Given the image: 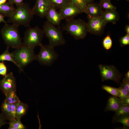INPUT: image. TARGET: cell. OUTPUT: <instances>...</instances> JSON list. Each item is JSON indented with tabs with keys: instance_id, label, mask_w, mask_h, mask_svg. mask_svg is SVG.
I'll list each match as a JSON object with an SVG mask.
<instances>
[{
	"instance_id": "cell-33",
	"label": "cell",
	"mask_w": 129,
	"mask_h": 129,
	"mask_svg": "<svg viewBox=\"0 0 129 129\" xmlns=\"http://www.w3.org/2000/svg\"><path fill=\"white\" fill-rule=\"evenodd\" d=\"M121 86L124 88L129 91V79L126 77L124 78L123 82L120 83Z\"/></svg>"
},
{
	"instance_id": "cell-19",
	"label": "cell",
	"mask_w": 129,
	"mask_h": 129,
	"mask_svg": "<svg viewBox=\"0 0 129 129\" xmlns=\"http://www.w3.org/2000/svg\"><path fill=\"white\" fill-rule=\"evenodd\" d=\"M28 108V105L26 104L21 101L17 103L16 107V119H20L26 114Z\"/></svg>"
},
{
	"instance_id": "cell-31",
	"label": "cell",
	"mask_w": 129,
	"mask_h": 129,
	"mask_svg": "<svg viewBox=\"0 0 129 129\" xmlns=\"http://www.w3.org/2000/svg\"><path fill=\"white\" fill-rule=\"evenodd\" d=\"M120 44L123 47L129 44V34H127L124 36L121 37L120 39Z\"/></svg>"
},
{
	"instance_id": "cell-6",
	"label": "cell",
	"mask_w": 129,
	"mask_h": 129,
	"mask_svg": "<svg viewBox=\"0 0 129 129\" xmlns=\"http://www.w3.org/2000/svg\"><path fill=\"white\" fill-rule=\"evenodd\" d=\"M44 34L43 30L38 26L29 28L25 33L22 44L34 49L42 44Z\"/></svg>"
},
{
	"instance_id": "cell-2",
	"label": "cell",
	"mask_w": 129,
	"mask_h": 129,
	"mask_svg": "<svg viewBox=\"0 0 129 129\" xmlns=\"http://www.w3.org/2000/svg\"><path fill=\"white\" fill-rule=\"evenodd\" d=\"M19 26L15 24H5L1 31V34L7 46L17 48L22 44L19 32Z\"/></svg>"
},
{
	"instance_id": "cell-43",
	"label": "cell",
	"mask_w": 129,
	"mask_h": 129,
	"mask_svg": "<svg viewBox=\"0 0 129 129\" xmlns=\"http://www.w3.org/2000/svg\"><path fill=\"white\" fill-rule=\"evenodd\" d=\"M126 0V1H129V0Z\"/></svg>"
},
{
	"instance_id": "cell-40",
	"label": "cell",
	"mask_w": 129,
	"mask_h": 129,
	"mask_svg": "<svg viewBox=\"0 0 129 129\" xmlns=\"http://www.w3.org/2000/svg\"><path fill=\"white\" fill-rule=\"evenodd\" d=\"M94 0H84L87 4L93 2Z\"/></svg>"
},
{
	"instance_id": "cell-27",
	"label": "cell",
	"mask_w": 129,
	"mask_h": 129,
	"mask_svg": "<svg viewBox=\"0 0 129 129\" xmlns=\"http://www.w3.org/2000/svg\"><path fill=\"white\" fill-rule=\"evenodd\" d=\"M51 5L60 9L70 1L69 0H48Z\"/></svg>"
},
{
	"instance_id": "cell-11",
	"label": "cell",
	"mask_w": 129,
	"mask_h": 129,
	"mask_svg": "<svg viewBox=\"0 0 129 129\" xmlns=\"http://www.w3.org/2000/svg\"><path fill=\"white\" fill-rule=\"evenodd\" d=\"M0 89L5 94L16 91V79L12 72L7 74L0 80Z\"/></svg>"
},
{
	"instance_id": "cell-8",
	"label": "cell",
	"mask_w": 129,
	"mask_h": 129,
	"mask_svg": "<svg viewBox=\"0 0 129 129\" xmlns=\"http://www.w3.org/2000/svg\"><path fill=\"white\" fill-rule=\"evenodd\" d=\"M98 67L102 81L110 80L119 84L122 75L114 66L100 64Z\"/></svg>"
},
{
	"instance_id": "cell-16",
	"label": "cell",
	"mask_w": 129,
	"mask_h": 129,
	"mask_svg": "<svg viewBox=\"0 0 129 129\" xmlns=\"http://www.w3.org/2000/svg\"><path fill=\"white\" fill-rule=\"evenodd\" d=\"M102 16L107 23L111 22L113 24H115L119 18V14L116 10H105Z\"/></svg>"
},
{
	"instance_id": "cell-32",
	"label": "cell",
	"mask_w": 129,
	"mask_h": 129,
	"mask_svg": "<svg viewBox=\"0 0 129 129\" xmlns=\"http://www.w3.org/2000/svg\"><path fill=\"white\" fill-rule=\"evenodd\" d=\"M7 67L3 61L0 62V75L5 76L7 74Z\"/></svg>"
},
{
	"instance_id": "cell-42",
	"label": "cell",
	"mask_w": 129,
	"mask_h": 129,
	"mask_svg": "<svg viewBox=\"0 0 129 129\" xmlns=\"http://www.w3.org/2000/svg\"><path fill=\"white\" fill-rule=\"evenodd\" d=\"M7 0H0V4L5 3Z\"/></svg>"
},
{
	"instance_id": "cell-12",
	"label": "cell",
	"mask_w": 129,
	"mask_h": 129,
	"mask_svg": "<svg viewBox=\"0 0 129 129\" xmlns=\"http://www.w3.org/2000/svg\"><path fill=\"white\" fill-rule=\"evenodd\" d=\"M50 6L48 0H36L35 5L32 10L34 15L43 18L45 17Z\"/></svg>"
},
{
	"instance_id": "cell-41",
	"label": "cell",
	"mask_w": 129,
	"mask_h": 129,
	"mask_svg": "<svg viewBox=\"0 0 129 129\" xmlns=\"http://www.w3.org/2000/svg\"><path fill=\"white\" fill-rule=\"evenodd\" d=\"M125 77L129 79V71L128 70L125 75Z\"/></svg>"
},
{
	"instance_id": "cell-44",
	"label": "cell",
	"mask_w": 129,
	"mask_h": 129,
	"mask_svg": "<svg viewBox=\"0 0 129 129\" xmlns=\"http://www.w3.org/2000/svg\"></svg>"
},
{
	"instance_id": "cell-38",
	"label": "cell",
	"mask_w": 129,
	"mask_h": 129,
	"mask_svg": "<svg viewBox=\"0 0 129 129\" xmlns=\"http://www.w3.org/2000/svg\"><path fill=\"white\" fill-rule=\"evenodd\" d=\"M122 101L123 103L129 105V97L126 98Z\"/></svg>"
},
{
	"instance_id": "cell-10",
	"label": "cell",
	"mask_w": 129,
	"mask_h": 129,
	"mask_svg": "<svg viewBox=\"0 0 129 129\" xmlns=\"http://www.w3.org/2000/svg\"><path fill=\"white\" fill-rule=\"evenodd\" d=\"M59 12L63 20L73 18L82 13L80 9L74 4L70 1L59 9Z\"/></svg>"
},
{
	"instance_id": "cell-36",
	"label": "cell",
	"mask_w": 129,
	"mask_h": 129,
	"mask_svg": "<svg viewBox=\"0 0 129 129\" xmlns=\"http://www.w3.org/2000/svg\"><path fill=\"white\" fill-rule=\"evenodd\" d=\"M5 119L2 114H0V128L2 125L6 123L5 122Z\"/></svg>"
},
{
	"instance_id": "cell-15",
	"label": "cell",
	"mask_w": 129,
	"mask_h": 129,
	"mask_svg": "<svg viewBox=\"0 0 129 129\" xmlns=\"http://www.w3.org/2000/svg\"><path fill=\"white\" fill-rule=\"evenodd\" d=\"M123 104L122 100L119 98L113 96H110L108 100L104 111L105 112H116Z\"/></svg>"
},
{
	"instance_id": "cell-13",
	"label": "cell",
	"mask_w": 129,
	"mask_h": 129,
	"mask_svg": "<svg viewBox=\"0 0 129 129\" xmlns=\"http://www.w3.org/2000/svg\"><path fill=\"white\" fill-rule=\"evenodd\" d=\"M57 9L54 6H51L47 11L45 17L47 21L55 25L59 26L63 20L62 16Z\"/></svg>"
},
{
	"instance_id": "cell-9",
	"label": "cell",
	"mask_w": 129,
	"mask_h": 129,
	"mask_svg": "<svg viewBox=\"0 0 129 129\" xmlns=\"http://www.w3.org/2000/svg\"><path fill=\"white\" fill-rule=\"evenodd\" d=\"M88 18V22L87 23L88 32L95 35H101L107 23L103 20L102 16Z\"/></svg>"
},
{
	"instance_id": "cell-30",
	"label": "cell",
	"mask_w": 129,
	"mask_h": 129,
	"mask_svg": "<svg viewBox=\"0 0 129 129\" xmlns=\"http://www.w3.org/2000/svg\"><path fill=\"white\" fill-rule=\"evenodd\" d=\"M120 93L119 98L122 100L129 97V91L126 89L120 86L118 88Z\"/></svg>"
},
{
	"instance_id": "cell-26",
	"label": "cell",
	"mask_w": 129,
	"mask_h": 129,
	"mask_svg": "<svg viewBox=\"0 0 129 129\" xmlns=\"http://www.w3.org/2000/svg\"><path fill=\"white\" fill-rule=\"evenodd\" d=\"M102 88L113 96L119 97L120 96V93L118 88L105 85H102Z\"/></svg>"
},
{
	"instance_id": "cell-17",
	"label": "cell",
	"mask_w": 129,
	"mask_h": 129,
	"mask_svg": "<svg viewBox=\"0 0 129 129\" xmlns=\"http://www.w3.org/2000/svg\"><path fill=\"white\" fill-rule=\"evenodd\" d=\"M16 9L13 5L8 1L0 4V13L5 17H9L13 14Z\"/></svg>"
},
{
	"instance_id": "cell-23",
	"label": "cell",
	"mask_w": 129,
	"mask_h": 129,
	"mask_svg": "<svg viewBox=\"0 0 129 129\" xmlns=\"http://www.w3.org/2000/svg\"><path fill=\"white\" fill-rule=\"evenodd\" d=\"M115 112L112 119L120 115L129 114V105L123 104Z\"/></svg>"
},
{
	"instance_id": "cell-7",
	"label": "cell",
	"mask_w": 129,
	"mask_h": 129,
	"mask_svg": "<svg viewBox=\"0 0 129 129\" xmlns=\"http://www.w3.org/2000/svg\"><path fill=\"white\" fill-rule=\"evenodd\" d=\"M40 50L36 55V59L41 64L49 66L58 58L59 55L54 49V47L48 44L39 46Z\"/></svg>"
},
{
	"instance_id": "cell-24",
	"label": "cell",
	"mask_w": 129,
	"mask_h": 129,
	"mask_svg": "<svg viewBox=\"0 0 129 129\" xmlns=\"http://www.w3.org/2000/svg\"><path fill=\"white\" fill-rule=\"evenodd\" d=\"M20 119H16L10 121L8 123L9 125V129H24L25 128V126L22 123Z\"/></svg>"
},
{
	"instance_id": "cell-35",
	"label": "cell",
	"mask_w": 129,
	"mask_h": 129,
	"mask_svg": "<svg viewBox=\"0 0 129 129\" xmlns=\"http://www.w3.org/2000/svg\"><path fill=\"white\" fill-rule=\"evenodd\" d=\"M24 0H8V1L14 5L15 4L16 6H18L23 3Z\"/></svg>"
},
{
	"instance_id": "cell-14",
	"label": "cell",
	"mask_w": 129,
	"mask_h": 129,
	"mask_svg": "<svg viewBox=\"0 0 129 129\" xmlns=\"http://www.w3.org/2000/svg\"><path fill=\"white\" fill-rule=\"evenodd\" d=\"M103 11L99 4L92 2L87 4L84 12L88 17H92L102 16Z\"/></svg>"
},
{
	"instance_id": "cell-34",
	"label": "cell",
	"mask_w": 129,
	"mask_h": 129,
	"mask_svg": "<svg viewBox=\"0 0 129 129\" xmlns=\"http://www.w3.org/2000/svg\"><path fill=\"white\" fill-rule=\"evenodd\" d=\"M17 103L11 104V120L10 121L14 120L16 119V104Z\"/></svg>"
},
{
	"instance_id": "cell-39",
	"label": "cell",
	"mask_w": 129,
	"mask_h": 129,
	"mask_svg": "<svg viewBox=\"0 0 129 129\" xmlns=\"http://www.w3.org/2000/svg\"><path fill=\"white\" fill-rule=\"evenodd\" d=\"M125 29L127 34H129V25L128 24L126 26Z\"/></svg>"
},
{
	"instance_id": "cell-28",
	"label": "cell",
	"mask_w": 129,
	"mask_h": 129,
	"mask_svg": "<svg viewBox=\"0 0 129 129\" xmlns=\"http://www.w3.org/2000/svg\"><path fill=\"white\" fill-rule=\"evenodd\" d=\"M74 4L81 10L82 12H84L87 4L84 0H69Z\"/></svg>"
},
{
	"instance_id": "cell-25",
	"label": "cell",
	"mask_w": 129,
	"mask_h": 129,
	"mask_svg": "<svg viewBox=\"0 0 129 129\" xmlns=\"http://www.w3.org/2000/svg\"><path fill=\"white\" fill-rule=\"evenodd\" d=\"M102 9L105 10H116V7L109 0H100L99 3Z\"/></svg>"
},
{
	"instance_id": "cell-1",
	"label": "cell",
	"mask_w": 129,
	"mask_h": 129,
	"mask_svg": "<svg viewBox=\"0 0 129 129\" xmlns=\"http://www.w3.org/2000/svg\"><path fill=\"white\" fill-rule=\"evenodd\" d=\"M17 6L13 14L9 17L7 22L19 26L22 25L29 27L34 15L32 9L26 3H23Z\"/></svg>"
},
{
	"instance_id": "cell-20",
	"label": "cell",
	"mask_w": 129,
	"mask_h": 129,
	"mask_svg": "<svg viewBox=\"0 0 129 129\" xmlns=\"http://www.w3.org/2000/svg\"><path fill=\"white\" fill-rule=\"evenodd\" d=\"M2 114L5 119L10 121L11 120V105L5 99L3 102L1 106Z\"/></svg>"
},
{
	"instance_id": "cell-22",
	"label": "cell",
	"mask_w": 129,
	"mask_h": 129,
	"mask_svg": "<svg viewBox=\"0 0 129 129\" xmlns=\"http://www.w3.org/2000/svg\"><path fill=\"white\" fill-rule=\"evenodd\" d=\"M16 91H13L5 94V99L11 104H16L20 101L16 95Z\"/></svg>"
},
{
	"instance_id": "cell-3",
	"label": "cell",
	"mask_w": 129,
	"mask_h": 129,
	"mask_svg": "<svg viewBox=\"0 0 129 129\" xmlns=\"http://www.w3.org/2000/svg\"><path fill=\"white\" fill-rule=\"evenodd\" d=\"M66 20L63 28V30L66 31L76 40L85 37L88 32L87 23L83 20L73 18Z\"/></svg>"
},
{
	"instance_id": "cell-45",
	"label": "cell",
	"mask_w": 129,
	"mask_h": 129,
	"mask_svg": "<svg viewBox=\"0 0 129 129\" xmlns=\"http://www.w3.org/2000/svg\"></svg>"
},
{
	"instance_id": "cell-29",
	"label": "cell",
	"mask_w": 129,
	"mask_h": 129,
	"mask_svg": "<svg viewBox=\"0 0 129 129\" xmlns=\"http://www.w3.org/2000/svg\"><path fill=\"white\" fill-rule=\"evenodd\" d=\"M112 41L109 35H107L104 39L102 44L104 48L106 50H108L112 45Z\"/></svg>"
},
{
	"instance_id": "cell-37",
	"label": "cell",
	"mask_w": 129,
	"mask_h": 129,
	"mask_svg": "<svg viewBox=\"0 0 129 129\" xmlns=\"http://www.w3.org/2000/svg\"><path fill=\"white\" fill-rule=\"evenodd\" d=\"M4 16L2 14L0 13V23L1 22H3L5 24L7 23L4 19Z\"/></svg>"
},
{
	"instance_id": "cell-4",
	"label": "cell",
	"mask_w": 129,
	"mask_h": 129,
	"mask_svg": "<svg viewBox=\"0 0 129 129\" xmlns=\"http://www.w3.org/2000/svg\"><path fill=\"white\" fill-rule=\"evenodd\" d=\"M43 30L49 40V44L50 45L54 47L65 44V41L62 31L59 28L47 21L43 26Z\"/></svg>"
},
{
	"instance_id": "cell-21",
	"label": "cell",
	"mask_w": 129,
	"mask_h": 129,
	"mask_svg": "<svg viewBox=\"0 0 129 129\" xmlns=\"http://www.w3.org/2000/svg\"><path fill=\"white\" fill-rule=\"evenodd\" d=\"M113 123H120L124 126L122 127L123 129H129V114L119 116L115 118L112 119Z\"/></svg>"
},
{
	"instance_id": "cell-18",
	"label": "cell",
	"mask_w": 129,
	"mask_h": 129,
	"mask_svg": "<svg viewBox=\"0 0 129 129\" xmlns=\"http://www.w3.org/2000/svg\"><path fill=\"white\" fill-rule=\"evenodd\" d=\"M9 47L7 46L5 50L0 55V61H7L11 62L18 68L21 71H23L22 68L16 62L12 53L9 52Z\"/></svg>"
},
{
	"instance_id": "cell-5",
	"label": "cell",
	"mask_w": 129,
	"mask_h": 129,
	"mask_svg": "<svg viewBox=\"0 0 129 129\" xmlns=\"http://www.w3.org/2000/svg\"><path fill=\"white\" fill-rule=\"evenodd\" d=\"M34 49L23 44L11 53L15 60L22 68L36 59Z\"/></svg>"
}]
</instances>
